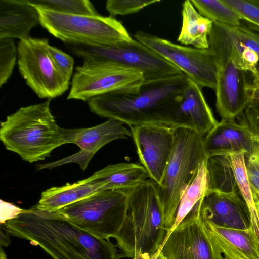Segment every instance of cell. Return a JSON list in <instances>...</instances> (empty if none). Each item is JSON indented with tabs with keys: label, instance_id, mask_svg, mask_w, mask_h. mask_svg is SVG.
Returning a JSON list of instances; mask_svg holds the SVG:
<instances>
[{
	"label": "cell",
	"instance_id": "1",
	"mask_svg": "<svg viewBox=\"0 0 259 259\" xmlns=\"http://www.w3.org/2000/svg\"><path fill=\"white\" fill-rule=\"evenodd\" d=\"M10 235L39 246L53 259H120L117 246L76 226L57 211L25 209L7 221Z\"/></svg>",
	"mask_w": 259,
	"mask_h": 259
},
{
	"label": "cell",
	"instance_id": "2",
	"mask_svg": "<svg viewBox=\"0 0 259 259\" xmlns=\"http://www.w3.org/2000/svg\"><path fill=\"white\" fill-rule=\"evenodd\" d=\"M188 79L183 73L148 82L138 88L119 89L88 101L96 114L118 120L131 126L151 124L172 127V118Z\"/></svg>",
	"mask_w": 259,
	"mask_h": 259
},
{
	"label": "cell",
	"instance_id": "3",
	"mask_svg": "<svg viewBox=\"0 0 259 259\" xmlns=\"http://www.w3.org/2000/svg\"><path fill=\"white\" fill-rule=\"evenodd\" d=\"M51 100L21 107L1 122L0 140L6 149L28 162L44 160L56 148L72 144L79 130L57 125L50 110Z\"/></svg>",
	"mask_w": 259,
	"mask_h": 259
},
{
	"label": "cell",
	"instance_id": "4",
	"mask_svg": "<svg viewBox=\"0 0 259 259\" xmlns=\"http://www.w3.org/2000/svg\"><path fill=\"white\" fill-rule=\"evenodd\" d=\"M168 230L156 182L146 180L130 189L125 220L114 238L121 258L150 259L160 250Z\"/></svg>",
	"mask_w": 259,
	"mask_h": 259
},
{
	"label": "cell",
	"instance_id": "5",
	"mask_svg": "<svg viewBox=\"0 0 259 259\" xmlns=\"http://www.w3.org/2000/svg\"><path fill=\"white\" fill-rule=\"evenodd\" d=\"M174 133L170 156L160 183H156L165 225L169 230L175 223L182 192L206 158L203 148L204 136L181 127L174 128Z\"/></svg>",
	"mask_w": 259,
	"mask_h": 259
},
{
	"label": "cell",
	"instance_id": "6",
	"mask_svg": "<svg viewBox=\"0 0 259 259\" xmlns=\"http://www.w3.org/2000/svg\"><path fill=\"white\" fill-rule=\"evenodd\" d=\"M32 6L39 24L64 43L103 45L133 39L123 24L111 16L64 14Z\"/></svg>",
	"mask_w": 259,
	"mask_h": 259
},
{
	"label": "cell",
	"instance_id": "7",
	"mask_svg": "<svg viewBox=\"0 0 259 259\" xmlns=\"http://www.w3.org/2000/svg\"><path fill=\"white\" fill-rule=\"evenodd\" d=\"M64 44L72 53L84 61L111 62L138 70L143 75V82L184 73L156 52L133 38L130 41L111 45Z\"/></svg>",
	"mask_w": 259,
	"mask_h": 259
},
{
	"label": "cell",
	"instance_id": "8",
	"mask_svg": "<svg viewBox=\"0 0 259 259\" xmlns=\"http://www.w3.org/2000/svg\"><path fill=\"white\" fill-rule=\"evenodd\" d=\"M128 190H100L56 211L97 237L114 238L125 220Z\"/></svg>",
	"mask_w": 259,
	"mask_h": 259
},
{
	"label": "cell",
	"instance_id": "9",
	"mask_svg": "<svg viewBox=\"0 0 259 259\" xmlns=\"http://www.w3.org/2000/svg\"><path fill=\"white\" fill-rule=\"evenodd\" d=\"M209 49L217 68L215 106L222 119L235 120L241 115L250 101V84L246 71L237 67L218 36L210 31Z\"/></svg>",
	"mask_w": 259,
	"mask_h": 259
},
{
	"label": "cell",
	"instance_id": "10",
	"mask_svg": "<svg viewBox=\"0 0 259 259\" xmlns=\"http://www.w3.org/2000/svg\"><path fill=\"white\" fill-rule=\"evenodd\" d=\"M75 70L67 99L88 101L113 91L138 88L144 80L139 70L111 62L84 61Z\"/></svg>",
	"mask_w": 259,
	"mask_h": 259
},
{
	"label": "cell",
	"instance_id": "11",
	"mask_svg": "<svg viewBox=\"0 0 259 259\" xmlns=\"http://www.w3.org/2000/svg\"><path fill=\"white\" fill-rule=\"evenodd\" d=\"M46 38L29 37L17 47L19 71L26 83L40 98L52 99L68 89L69 80L58 71L48 51Z\"/></svg>",
	"mask_w": 259,
	"mask_h": 259
},
{
	"label": "cell",
	"instance_id": "12",
	"mask_svg": "<svg viewBox=\"0 0 259 259\" xmlns=\"http://www.w3.org/2000/svg\"><path fill=\"white\" fill-rule=\"evenodd\" d=\"M134 36L180 69L200 88L215 90L217 68L209 49L183 46L141 31Z\"/></svg>",
	"mask_w": 259,
	"mask_h": 259
},
{
	"label": "cell",
	"instance_id": "13",
	"mask_svg": "<svg viewBox=\"0 0 259 259\" xmlns=\"http://www.w3.org/2000/svg\"><path fill=\"white\" fill-rule=\"evenodd\" d=\"M160 251L166 259H224L200 214L199 206L170 233Z\"/></svg>",
	"mask_w": 259,
	"mask_h": 259
},
{
	"label": "cell",
	"instance_id": "14",
	"mask_svg": "<svg viewBox=\"0 0 259 259\" xmlns=\"http://www.w3.org/2000/svg\"><path fill=\"white\" fill-rule=\"evenodd\" d=\"M130 127L141 163L151 179L159 183L171 153L174 128L151 124Z\"/></svg>",
	"mask_w": 259,
	"mask_h": 259
},
{
	"label": "cell",
	"instance_id": "15",
	"mask_svg": "<svg viewBox=\"0 0 259 259\" xmlns=\"http://www.w3.org/2000/svg\"><path fill=\"white\" fill-rule=\"evenodd\" d=\"M199 210L204 221L219 227L247 230L251 225L249 209L240 193L226 194L208 190Z\"/></svg>",
	"mask_w": 259,
	"mask_h": 259
},
{
	"label": "cell",
	"instance_id": "16",
	"mask_svg": "<svg viewBox=\"0 0 259 259\" xmlns=\"http://www.w3.org/2000/svg\"><path fill=\"white\" fill-rule=\"evenodd\" d=\"M201 89L188 77L182 98L172 116L173 128H189L204 136L218 124L219 122L215 119Z\"/></svg>",
	"mask_w": 259,
	"mask_h": 259
},
{
	"label": "cell",
	"instance_id": "17",
	"mask_svg": "<svg viewBox=\"0 0 259 259\" xmlns=\"http://www.w3.org/2000/svg\"><path fill=\"white\" fill-rule=\"evenodd\" d=\"M256 141L246 125L222 119L203 138V148L206 157L241 153L246 155Z\"/></svg>",
	"mask_w": 259,
	"mask_h": 259
},
{
	"label": "cell",
	"instance_id": "18",
	"mask_svg": "<svg viewBox=\"0 0 259 259\" xmlns=\"http://www.w3.org/2000/svg\"><path fill=\"white\" fill-rule=\"evenodd\" d=\"M123 125L120 121L109 118L97 126L79 128L72 144L78 146L80 150L67 157V162H76L85 170L92 157L104 146L111 141L132 136L131 131Z\"/></svg>",
	"mask_w": 259,
	"mask_h": 259
},
{
	"label": "cell",
	"instance_id": "19",
	"mask_svg": "<svg viewBox=\"0 0 259 259\" xmlns=\"http://www.w3.org/2000/svg\"><path fill=\"white\" fill-rule=\"evenodd\" d=\"M38 23L37 11L27 0H0V39L28 38Z\"/></svg>",
	"mask_w": 259,
	"mask_h": 259
},
{
	"label": "cell",
	"instance_id": "20",
	"mask_svg": "<svg viewBox=\"0 0 259 259\" xmlns=\"http://www.w3.org/2000/svg\"><path fill=\"white\" fill-rule=\"evenodd\" d=\"M204 223L224 259H259V243L250 228L238 230Z\"/></svg>",
	"mask_w": 259,
	"mask_h": 259
},
{
	"label": "cell",
	"instance_id": "21",
	"mask_svg": "<svg viewBox=\"0 0 259 259\" xmlns=\"http://www.w3.org/2000/svg\"><path fill=\"white\" fill-rule=\"evenodd\" d=\"M150 178L143 165L121 163L109 165L95 172L88 180L99 184L102 190H130Z\"/></svg>",
	"mask_w": 259,
	"mask_h": 259
},
{
	"label": "cell",
	"instance_id": "22",
	"mask_svg": "<svg viewBox=\"0 0 259 259\" xmlns=\"http://www.w3.org/2000/svg\"><path fill=\"white\" fill-rule=\"evenodd\" d=\"M102 190L101 186L88 179L60 187H51L42 192L37 208L56 211L68 205Z\"/></svg>",
	"mask_w": 259,
	"mask_h": 259
},
{
	"label": "cell",
	"instance_id": "23",
	"mask_svg": "<svg viewBox=\"0 0 259 259\" xmlns=\"http://www.w3.org/2000/svg\"><path fill=\"white\" fill-rule=\"evenodd\" d=\"M182 25L178 41L195 48L209 49L208 36L213 23L201 15L190 0L182 4Z\"/></svg>",
	"mask_w": 259,
	"mask_h": 259
},
{
	"label": "cell",
	"instance_id": "24",
	"mask_svg": "<svg viewBox=\"0 0 259 259\" xmlns=\"http://www.w3.org/2000/svg\"><path fill=\"white\" fill-rule=\"evenodd\" d=\"M208 190L226 194L240 193L230 155L206 158Z\"/></svg>",
	"mask_w": 259,
	"mask_h": 259
},
{
	"label": "cell",
	"instance_id": "25",
	"mask_svg": "<svg viewBox=\"0 0 259 259\" xmlns=\"http://www.w3.org/2000/svg\"><path fill=\"white\" fill-rule=\"evenodd\" d=\"M208 190V178L205 159L199 165L193 178L182 192L175 223L168 231L165 238L190 212L198 207Z\"/></svg>",
	"mask_w": 259,
	"mask_h": 259
},
{
	"label": "cell",
	"instance_id": "26",
	"mask_svg": "<svg viewBox=\"0 0 259 259\" xmlns=\"http://www.w3.org/2000/svg\"><path fill=\"white\" fill-rule=\"evenodd\" d=\"M230 157L240 194L250 212L251 225L249 228L253 232L259 243V215L247 176L244 154L233 153L230 155Z\"/></svg>",
	"mask_w": 259,
	"mask_h": 259
},
{
	"label": "cell",
	"instance_id": "27",
	"mask_svg": "<svg viewBox=\"0 0 259 259\" xmlns=\"http://www.w3.org/2000/svg\"><path fill=\"white\" fill-rule=\"evenodd\" d=\"M192 4L202 16L213 23L232 26L241 24L242 19L223 0H191Z\"/></svg>",
	"mask_w": 259,
	"mask_h": 259
},
{
	"label": "cell",
	"instance_id": "28",
	"mask_svg": "<svg viewBox=\"0 0 259 259\" xmlns=\"http://www.w3.org/2000/svg\"><path fill=\"white\" fill-rule=\"evenodd\" d=\"M30 4L58 13L86 15L99 13L88 0H27Z\"/></svg>",
	"mask_w": 259,
	"mask_h": 259
},
{
	"label": "cell",
	"instance_id": "29",
	"mask_svg": "<svg viewBox=\"0 0 259 259\" xmlns=\"http://www.w3.org/2000/svg\"><path fill=\"white\" fill-rule=\"evenodd\" d=\"M17 49L13 39H0V87L10 77L16 64Z\"/></svg>",
	"mask_w": 259,
	"mask_h": 259
},
{
	"label": "cell",
	"instance_id": "30",
	"mask_svg": "<svg viewBox=\"0 0 259 259\" xmlns=\"http://www.w3.org/2000/svg\"><path fill=\"white\" fill-rule=\"evenodd\" d=\"M221 25L230 36L243 44L256 53L258 58V63L253 77H259V34L241 24L238 26Z\"/></svg>",
	"mask_w": 259,
	"mask_h": 259
},
{
	"label": "cell",
	"instance_id": "31",
	"mask_svg": "<svg viewBox=\"0 0 259 259\" xmlns=\"http://www.w3.org/2000/svg\"><path fill=\"white\" fill-rule=\"evenodd\" d=\"M159 0H108L106 8L112 17L137 13L145 7L160 2Z\"/></svg>",
	"mask_w": 259,
	"mask_h": 259
},
{
	"label": "cell",
	"instance_id": "32",
	"mask_svg": "<svg viewBox=\"0 0 259 259\" xmlns=\"http://www.w3.org/2000/svg\"><path fill=\"white\" fill-rule=\"evenodd\" d=\"M246 20L259 26V0H223Z\"/></svg>",
	"mask_w": 259,
	"mask_h": 259
},
{
	"label": "cell",
	"instance_id": "33",
	"mask_svg": "<svg viewBox=\"0 0 259 259\" xmlns=\"http://www.w3.org/2000/svg\"><path fill=\"white\" fill-rule=\"evenodd\" d=\"M244 157L252 191L259 195V141L255 142L252 151Z\"/></svg>",
	"mask_w": 259,
	"mask_h": 259
},
{
	"label": "cell",
	"instance_id": "34",
	"mask_svg": "<svg viewBox=\"0 0 259 259\" xmlns=\"http://www.w3.org/2000/svg\"><path fill=\"white\" fill-rule=\"evenodd\" d=\"M48 51L57 69L63 76L70 81L73 74V58L50 45L48 46Z\"/></svg>",
	"mask_w": 259,
	"mask_h": 259
},
{
	"label": "cell",
	"instance_id": "35",
	"mask_svg": "<svg viewBox=\"0 0 259 259\" xmlns=\"http://www.w3.org/2000/svg\"><path fill=\"white\" fill-rule=\"evenodd\" d=\"M238 117L240 123L246 125L255 139L259 141V100L250 99L244 112Z\"/></svg>",
	"mask_w": 259,
	"mask_h": 259
},
{
	"label": "cell",
	"instance_id": "36",
	"mask_svg": "<svg viewBox=\"0 0 259 259\" xmlns=\"http://www.w3.org/2000/svg\"><path fill=\"white\" fill-rule=\"evenodd\" d=\"M25 209H21L17 206L1 200V224H5L7 221L13 219L24 212Z\"/></svg>",
	"mask_w": 259,
	"mask_h": 259
},
{
	"label": "cell",
	"instance_id": "37",
	"mask_svg": "<svg viewBox=\"0 0 259 259\" xmlns=\"http://www.w3.org/2000/svg\"><path fill=\"white\" fill-rule=\"evenodd\" d=\"M9 234L6 229L5 231H3L2 229H1V246H8L9 245L10 240L9 237Z\"/></svg>",
	"mask_w": 259,
	"mask_h": 259
},
{
	"label": "cell",
	"instance_id": "38",
	"mask_svg": "<svg viewBox=\"0 0 259 259\" xmlns=\"http://www.w3.org/2000/svg\"><path fill=\"white\" fill-rule=\"evenodd\" d=\"M249 95L250 99L259 100V89L256 88L250 84L249 88Z\"/></svg>",
	"mask_w": 259,
	"mask_h": 259
},
{
	"label": "cell",
	"instance_id": "39",
	"mask_svg": "<svg viewBox=\"0 0 259 259\" xmlns=\"http://www.w3.org/2000/svg\"><path fill=\"white\" fill-rule=\"evenodd\" d=\"M252 194L254 200L256 209L259 215V195L253 192Z\"/></svg>",
	"mask_w": 259,
	"mask_h": 259
},
{
	"label": "cell",
	"instance_id": "40",
	"mask_svg": "<svg viewBox=\"0 0 259 259\" xmlns=\"http://www.w3.org/2000/svg\"><path fill=\"white\" fill-rule=\"evenodd\" d=\"M150 259H166L163 254L161 253L160 250L153 255Z\"/></svg>",
	"mask_w": 259,
	"mask_h": 259
},
{
	"label": "cell",
	"instance_id": "41",
	"mask_svg": "<svg viewBox=\"0 0 259 259\" xmlns=\"http://www.w3.org/2000/svg\"><path fill=\"white\" fill-rule=\"evenodd\" d=\"M251 84L253 87L259 89V77H253V81Z\"/></svg>",
	"mask_w": 259,
	"mask_h": 259
},
{
	"label": "cell",
	"instance_id": "42",
	"mask_svg": "<svg viewBox=\"0 0 259 259\" xmlns=\"http://www.w3.org/2000/svg\"><path fill=\"white\" fill-rule=\"evenodd\" d=\"M0 259H7L6 255L4 251L3 250L2 247L1 248L0 251Z\"/></svg>",
	"mask_w": 259,
	"mask_h": 259
}]
</instances>
